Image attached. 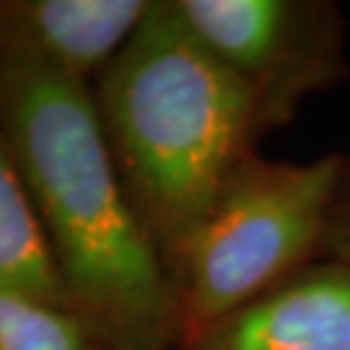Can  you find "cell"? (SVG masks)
<instances>
[{"label":"cell","mask_w":350,"mask_h":350,"mask_svg":"<svg viewBox=\"0 0 350 350\" xmlns=\"http://www.w3.org/2000/svg\"><path fill=\"white\" fill-rule=\"evenodd\" d=\"M0 125L73 309L120 350H161L182 329L176 288L122 192L86 81L0 60Z\"/></svg>","instance_id":"obj_1"},{"label":"cell","mask_w":350,"mask_h":350,"mask_svg":"<svg viewBox=\"0 0 350 350\" xmlns=\"http://www.w3.org/2000/svg\"><path fill=\"white\" fill-rule=\"evenodd\" d=\"M96 107L140 221L174 250L241 166L262 96L189 31L176 3H150L101 73Z\"/></svg>","instance_id":"obj_2"},{"label":"cell","mask_w":350,"mask_h":350,"mask_svg":"<svg viewBox=\"0 0 350 350\" xmlns=\"http://www.w3.org/2000/svg\"><path fill=\"white\" fill-rule=\"evenodd\" d=\"M340 172V156L239 166L215 208L172 250L182 329L192 342L270 293L312 252Z\"/></svg>","instance_id":"obj_3"},{"label":"cell","mask_w":350,"mask_h":350,"mask_svg":"<svg viewBox=\"0 0 350 350\" xmlns=\"http://www.w3.org/2000/svg\"><path fill=\"white\" fill-rule=\"evenodd\" d=\"M148 11L146 0L0 3V60L86 81L114 63Z\"/></svg>","instance_id":"obj_4"},{"label":"cell","mask_w":350,"mask_h":350,"mask_svg":"<svg viewBox=\"0 0 350 350\" xmlns=\"http://www.w3.org/2000/svg\"><path fill=\"white\" fill-rule=\"evenodd\" d=\"M192 350H350V267H325L265 293Z\"/></svg>","instance_id":"obj_5"},{"label":"cell","mask_w":350,"mask_h":350,"mask_svg":"<svg viewBox=\"0 0 350 350\" xmlns=\"http://www.w3.org/2000/svg\"><path fill=\"white\" fill-rule=\"evenodd\" d=\"M189 31L265 99L299 55L304 11L283 0H179Z\"/></svg>","instance_id":"obj_6"},{"label":"cell","mask_w":350,"mask_h":350,"mask_svg":"<svg viewBox=\"0 0 350 350\" xmlns=\"http://www.w3.org/2000/svg\"><path fill=\"white\" fill-rule=\"evenodd\" d=\"M0 283L73 309L37 208L0 133ZM75 312V309H73Z\"/></svg>","instance_id":"obj_7"},{"label":"cell","mask_w":350,"mask_h":350,"mask_svg":"<svg viewBox=\"0 0 350 350\" xmlns=\"http://www.w3.org/2000/svg\"><path fill=\"white\" fill-rule=\"evenodd\" d=\"M91 332L73 309L0 283V350H91Z\"/></svg>","instance_id":"obj_8"}]
</instances>
